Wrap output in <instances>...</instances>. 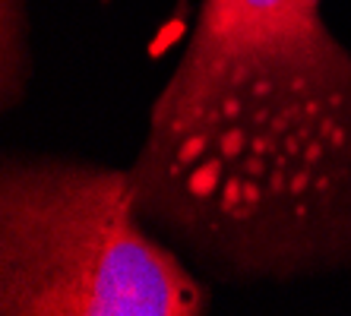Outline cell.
Masks as SVG:
<instances>
[{"mask_svg": "<svg viewBox=\"0 0 351 316\" xmlns=\"http://www.w3.org/2000/svg\"><path fill=\"white\" fill-rule=\"evenodd\" d=\"M130 174L206 282L351 272V45L326 0H199Z\"/></svg>", "mask_w": 351, "mask_h": 316, "instance_id": "cell-1", "label": "cell"}, {"mask_svg": "<svg viewBox=\"0 0 351 316\" xmlns=\"http://www.w3.org/2000/svg\"><path fill=\"white\" fill-rule=\"evenodd\" d=\"M206 278L149 228L130 165L0 162V316H203Z\"/></svg>", "mask_w": 351, "mask_h": 316, "instance_id": "cell-2", "label": "cell"}, {"mask_svg": "<svg viewBox=\"0 0 351 316\" xmlns=\"http://www.w3.org/2000/svg\"><path fill=\"white\" fill-rule=\"evenodd\" d=\"M0 105L3 111L23 105L32 80L29 51V7L25 0H0Z\"/></svg>", "mask_w": 351, "mask_h": 316, "instance_id": "cell-3", "label": "cell"}]
</instances>
